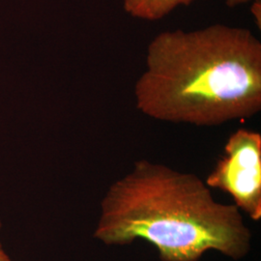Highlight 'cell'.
<instances>
[{
  "label": "cell",
  "instance_id": "obj_2",
  "mask_svg": "<svg viewBox=\"0 0 261 261\" xmlns=\"http://www.w3.org/2000/svg\"><path fill=\"white\" fill-rule=\"evenodd\" d=\"M94 238L107 247L149 243L162 261H199L207 252L234 261L252 234L234 204L216 200L196 174L139 160L105 194Z\"/></svg>",
  "mask_w": 261,
  "mask_h": 261
},
{
  "label": "cell",
  "instance_id": "obj_1",
  "mask_svg": "<svg viewBox=\"0 0 261 261\" xmlns=\"http://www.w3.org/2000/svg\"><path fill=\"white\" fill-rule=\"evenodd\" d=\"M137 108L159 121L218 126L261 110V43L244 28L164 31L147 47Z\"/></svg>",
  "mask_w": 261,
  "mask_h": 261
},
{
  "label": "cell",
  "instance_id": "obj_6",
  "mask_svg": "<svg viewBox=\"0 0 261 261\" xmlns=\"http://www.w3.org/2000/svg\"><path fill=\"white\" fill-rule=\"evenodd\" d=\"M224 1L226 6H228L230 8H234V7H237L239 5H243V4L252 2L253 0H224Z\"/></svg>",
  "mask_w": 261,
  "mask_h": 261
},
{
  "label": "cell",
  "instance_id": "obj_3",
  "mask_svg": "<svg viewBox=\"0 0 261 261\" xmlns=\"http://www.w3.org/2000/svg\"><path fill=\"white\" fill-rule=\"evenodd\" d=\"M205 183L230 196L242 214L260 221V134L249 129L232 133Z\"/></svg>",
  "mask_w": 261,
  "mask_h": 261
},
{
  "label": "cell",
  "instance_id": "obj_5",
  "mask_svg": "<svg viewBox=\"0 0 261 261\" xmlns=\"http://www.w3.org/2000/svg\"><path fill=\"white\" fill-rule=\"evenodd\" d=\"M251 12L257 28H261V0H253L251 5Z\"/></svg>",
  "mask_w": 261,
  "mask_h": 261
},
{
  "label": "cell",
  "instance_id": "obj_7",
  "mask_svg": "<svg viewBox=\"0 0 261 261\" xmlns=\"http://www.w3.org/2000/svg\"><path fill=\"white\" fill-rule=\"evenodd\" d=\"M1 225H2V224L0 222V231H1ZM0 261H12L9 254L4 250L1 241H0Z\"/></svg>",
  "mask_w": 261,
  "mask_h": 261
},
{
  "label": "cell",
  "instance_id": "obj_4",
  "mask_svg": "<svg viewBox=\"0 0 261 261\" xmlns=\"http://www.w3.org/2000/svg\"><path fill=\"white\" fill-rule=\"evenodd\" d=\"M195 0H124L123 8L130 17L143 20H159L179 6H188Z\"/></svg>",
  "mask_w": 261,
  "mask_h": 261
}]
</instances>
